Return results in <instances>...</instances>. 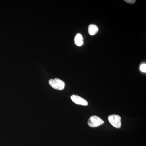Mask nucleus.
Returning a JSON list of instances; mask_svg holds the SVG:
<instances>
[{
  "mask_svg": "<svg viewBox=\"0 0 146 146\" xmlns=\"http://www.w3.org/2000/svg\"><path fill=\"white\" fill-rule=\"evenodd\" d=\"M50 85L54 89L62 90L65 87V83L59 78L51 79L49 81Z\"/></svg>",
  "mask_w": 146,
  "mask_h": 146,
  "instance_id": "obj_1",
  "label": "nucleus"
},
{
  "mask_svg": "<svg viewBox=\"0 0 146 146\" xmlns=\"http://www.w3.org/2000/svg\"><path fill=\"white\" fill-rule=\"evenodd\" d=\"M121 117L119 115H110L108 117V120L110 123L114 127L116 128H120L121 126Z\"/></svg>",
  "mask_w": 146,
  "mask_h": 146,
  "instance_id": "obj_2",
  "label": "nucleus"
},
{
  "mask_svg": "<svg viewBox=\"0 0 146 146\" xmlns=\"http://www.w3.org/2000/svg\"><path fill=\"white\" fill-rule=\"evenodd\" d=\"M104 123L103 120L96 116H91L88 121V125L92 127H97L102 125Z\"/></svg>",
  "mask_w": 146,
  "mask_h": 146,
  "instance_id": "obj_3",
  "label": "nucleus"
},
{
  "mask_svg": "<svg viewBox=\"0 0 146 146\" xmlns=\"http://www.w3.org/2000/svg\"><path fill=\"white\" fill-rule=\"evenodd\" d=\"M71 99L74 102L77 104L82 106L88 105V102L82 97L77 95H73L71 96Z\"/></svg>",
  "mask_w": 146,
  "mask_h": 146,
  "instance_id": "obj_4",
  "label": "nucleus"
},
{
  "mask_svg": "<svg viewBox=\"0 0 146 146\" xmlns=\"http://www.w3.org/2000/svg\"><path fill=\"white\" fill-rule=\"evenodd\" d=\"M75 44L78 46H81L83 44V38L80 33H77L74 38Z\"/></svg>",
  "mask_w": 146,
  "mask_h": 146,
  "instance_id": "obj_5",
  "label": "nucleus"
},
{
  "mask_svg": "<svg viewBox=\"0 0 146 146\" xmlns=\"http://www.w3.org/2000/svg\"><path fill=\"white\" fill-rule=\"evenodd\" d=\"M98 31V28L96 25L91 24L88 27V32L90 35H94Z\"/></svg>",
  "mask_w": 146,
  "mask_h": 146,
  "instance_id": "obj_6",
  "label": "nucleus"
},
{
  "mask_svg": "<svg viewBox=\"0 0 146 146\" xmlns=\"http://www.w3.org/2000/svg\"><path fill=\"white\" fill-rule=\"evenodd\" d=\"M140 70L143 72L146 73V64H142L140 66Z\"/></svg>",
  "mask_w": 146,
  "mask_h": 146,
  "instance_id": "obj_7",
  "label": "nucleus"
},
{
  "mask_svg": "<svg viewBox=\"0 0 146 146\" xmlns=\"http://www.w3.org/2000/svg\"><path fill=\"white\" fill-rule=\"evenodd\" d=\"M125 1L126 3H129L130 4H133L135 3L136 1L135 0H125Z\"/></svg>",
  "mask_w": 146,
  "mask_h": 146,
  "instance_id": "obj_8",
  "label": "nucleus"
}]
</instances>
